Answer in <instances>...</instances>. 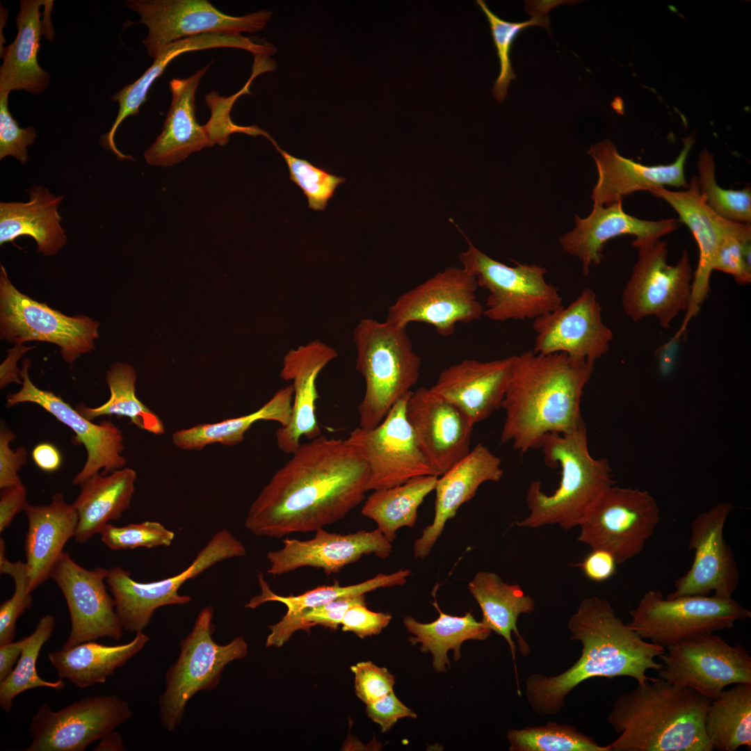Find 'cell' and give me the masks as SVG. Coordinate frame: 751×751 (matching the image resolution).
Segmentation results:
<instances>
[{"label":"cell","mask_w":751,"mask_h":751,"mask_svg":"<svg viewBox=\"0 0 751 751\" xmlns=\"http://www.w3.org/2000/svg\"><path fill=\"white\" fill-rule=\"evenodd\" d=\"M291 455L248 510L245 527L257 536L316 531L365 499L369 468L347 439L321 435Z\"/></svg>","instance_id":"cell-1"},{"label":"cell","mask_w":751,"mask_h":751,"mask_svg":"<svg viewBox=\"0 0 751 751\" xmlns=\"http://www.w3.org/2000/svg\"><path fill=\"white\" fill-rule=\"evenodd\" d=\"M567 627L570 639L582 645L579 659L557 675L533 673L526 680L527 700L539 715L558 713L566 696L589 679L629 677L642 684L652 679L646 675L648 670L657 672L662 668L655 659L665 649L642 638L604 599L584 598Z\"/></svg>","instance_id":"cell-2"},{"label":"cell","mask_w":751,"mask_h":751,"mask_svg":"<svg viewBox=\"0 0 751 751\" xmlns=\"http://www.w3.org/2000/svg\"><path fill=\"white\" fill-rule=\"evenodd\" d=\"M593 372L594 364L562 353L515 355L501 406V442L524 454L540 449L547 434L570 433L585 423L581 397Z\"/></svg>","instance_id":"cell-3"},{"label":"cell","mask_w":751,"mask_h":751,"mask_svg":"<svg viewBox=\"0 0 751 751\" xmlns=\"http://www.w3.org/2000/svg\"><path fill=\"white\" fill-rule=\"evenodd\" d=\"M711 700L660 677L615 701L607 721L618 737L609 751H712L704 720Z\"/></svg>","instance_id":"cell-4"},{"label":"cell","mask_w":751,"mask_h":751,"mask_svg":"<svg viewBox=\"0 0 751 751\" xmlns=\"http://www.w3.org/2000/svg\"><path fill=\"white\" fill-rule=\"evenodd\" d=\"M540 449L548 467H560L559 485L548 494L539 481H532L526 499L529 513L517 525L531 528L558 525L564 530L576 527L601 494L615 485L608 461L590 455L585 423L570 433L547 434Z\"/></svg>","instance_id":"cell-5"},{"label":"cell","mask_w":751,"mask_h":751,"mask_svg":"<svg viewBox=\"0 0 751 751\" xmlns=\"http://www.w3.org/2000/svg\"><path fill=\"white\" fill-rule=\"evenodd\" d=\"M353 341L357 371L364 380L358 405L360 427L373 428L417 382L421 366L407 327L387 320L364 318L355 326Z\"/></svg>","instance_id":"cell-6"},{"label":"cell","mask_w":751,"mask_h":751,"mask_svg":"<svg viewBox=\"0 0 751 751\" xmlns=\"http://www.w3.org/2000/svg\"><path fill=\"white\" fill-rule=\"evenodd\" d=\"M213 617L211 606L202 609L191 631L180 642L177 661L165 675L166 686L159 698V708L161 722L168 731L180 724L186 704L196 693L215 689L226 665L248 654L243 636L224 645L213 640Z\"/></svg>","instance_id":"cell-7"},{"label":"cell","mask_w":751,"mask_h":751,"mask_svg":"<svg viewBox=\"0 0 751 751\" xmlns=\"http://www.w3.org/2000/svg\"><path fill=\"white\" fill-rule=\"evenodd\" d=\"M460 254L462 268L488 293L483 316L494 321L535 319L563 305L559 290L545 280L546 268L516 263L507 266L490 257L468 239Z\"/></svg>","instance_id":"cell-8"},{"label":"cell","mask_w":751,"mask_h":751,"mask_svg":"<svg viewBox=\"0 0 751 751\" xmlns=\"http://www.w3.org/2000/svg\"><path fill=\"white\" fill-rule=\"evenodd\" d=\"M628 626L642 638L665 649L696 636L731 629L751 612L733 598L685 596L664 598L659 589L646 591L629 612Z\"/></svg>","instance_id":"cell-9"},{"label":"cell","mask_w":751,"mask_h":751,"mask_svg":"<svg viewBox=\"0 0 751 751\" xmlns=\"http://www.w3.org/2000/svg\"><path fill=\"white\" fill-rule=\"evenodd\" d=\"M638 260L623 289L622 304L633 321L653 316L663 328L691 301L693 272L688 252L684 250L675 265L668 263V243L660 239H638L632 243Z\"/></svg>","instance_id":"cell-10"},{"label":"cell","mask_w":751,"mask_h":751,"mask_svg":"<svg viewBox=\"0 0 751 751\" xmlns=\"http://www.w3.org/2000/svg\"><path fill=\"white\" fill-rule=\"evenodd\" d=\"M245 554L243 544L228 530L223 529L211 537L188 567L171 577L141 583L133 579L129 572L121 567L108 569L106 583L123 629L136 633L143 631L157 608L190 602V596L178 593L186 581L219 562Z\"/></svg>","instance_id":"cell-11"},{"label":"cell","mask_w":751,"mask_h":751,"mask_svg":"<svg viewBox=\"0 0 751 751\" xmlns=\"http://www.w3.org/2000/svg\"><path fill=\"white\" fill-rule=\"evenodd\" d=\"M660 519V508L648 491L614 485L583 517L578 540L609 551L622 564L643 551Z\"/></svg>","instance_id":"cell-12"},{"label":"cell","mask_w":751,"mask_h":751,"mask_svg":"<svg viewBox=\"0 0 751 751\" xmlns=\"http://www.w3.org/2000/svg\"><path fill=\"white\" fill-rule=\"evenodd\" d=\"M124 5L140 17L148 33L142 41L155 60L171 43L204 33L232 35L263 29L272 17L267 10L232 16L220 12L207 0H127Z\"/></svg>","instance_id":"cell-13"},{"label":"cell","mask_w":751,"mask_h":751,"mask_svg":"<svg viewBox=\"0 0 751 751\" xmlns=\"http://www.w3.org/2000/svg\"><path fill=\"white\" fill-rule=\"evenodd\" d=\"M99 322L86 316H67L19 291L5 268L0 273L1 339L19 344L46 341L60 348L68 364L94 349Z\"/></svg>","instance_id":"cell-14"},{"label":"cell","mask_w":751,"mask_h":751,"mask_svg":"<svg viewBox=\"0 0 751 751\" xmlns=\"http://www.w3.org/2000/svg\"><path fill=\"white\" fill-rule=\"evenodd\" d=\"M659 657L662 668L658 677L690 688L710 700L729 685L751 683V656L747 649L740 644L729 645L714 633L670 645Z\"/></svg>","instance_id":"cell-15"},{"label":"cell","mask_w":751,"mask_h":751,"mask_svg":"<svg viewBox=\"0 0 751 751\" xmlns=\"http://www.w3.org/2000/svg\"><path fill=\"white\" fill-rule=\"evenodd\" d=\"M478 288L472 273L462 267H447L401 294L389 307L386 320L406 327L423 323L441 336H451L458 323H469L483 316Z\"/></svg>","instance_id":"cell-16"},{"label":"cell","mask_w":751,"mask_h":751,"mask_svg":"<svg viewBox=\"0 0 751 751\" xmlns=\"http://www.w3.org/2000/svg\"><path fill=\"white\" fill-rule=\"evenodd\" d=\"M410 393L396 401L378 426L356 427L346 438L368 466V491L394 487L417 476H436L421 453L407 418Z\"/></svg>","instance_id":"cell-17"},{"label":"cell","mask_w":751,"mask_h":751,"mask_svg":"<svg viewBox=\"0 0 751 751\" xmlns=\"http://www.w3.org/2000/svg\"><path fill=\"white\" fill-rule=\"evenodd\" d=\"M131 716L115 695L83 697L58 711L43 704L31 719L26 751H83Z\"/></svg>","instance_id":"cell-18"},{"label":"cell","mask_w":751,"mask_h":751,"mask_svg":"<svg viewBox=\"0 0 751 751\" xmlns=\"http://www.w3.org/2000/svg\"><path fill=\"white\" fill-rule=\"evenodd\" d=\"M720 502L698 515L693 521L688 548L694 558L688 572L676 579L666 598L713 596L729 599L739 583V571L731 547L723 536L726 521L733 510Z\"/></svg>","instance_id":"cell-19"},{"label":"cell","mask_w":751,"mask_h":751,"mask_svg":"<svg viewBox=\"0 0 751 751\" xmlns=\"http://www.w3.org/2000/svg\"><path fill=\"white\" fill-rule=\"evenodd\" d=\"M107 570H87L65 551L56 563L50 578L65 597L71 620L70 633L63 648L106 637L122 638L123 627L106 586Z\"/></svg>","instance_id":"cell-20"},{"label":"cell","mask_w":751,"mask_h":751,"mask_svg":"<svg viewBox=\"0 0 751 751\" xmlns=\"http://www.w3.org/2000/svg\"><path fill=\"white\" fill-rule=\"evenodd\" d=\"M29 360L23 362L19 373L22 387L17 393L7 396L6 406L10 407L22 403H35L73 430L75 434L74 444L84 446L87 458L83 468L73 478L72 484L80 485L101 469L103 470L102 474L106 475L125 467L127 461L121 454L124 449V439L119 428L107 420L94 423L60 396L38 388L29 378Z\"/></svg>","instance_id":"cell-21"},{"label":"cell","mask_w":751,"mask_h":751,"mask_svg":"<svg viewBox=\"0 0 751 751\" xmlns=\"http://www.w3.org/2000/svg\"><path fill=\"white\" fill-rule=\"evenodd\" d=\"M533 329L534 353H562L592 364L609 350L613 338L602 319L597 295L590 288L568 305L533 319Z\"/></svg>","instance_id":"cell-22"},{"label":"cell","mask_w":751,"mask_h":751,"mask_svg":"<svg viewBox=\"0 0 751 751\" xmlns=\"http://www.w3.org/2000/svg\"><path fill=\"white\" fill-rule=\"evenodd\" d=\"M406 415L420 451L436 476L444 474L470 451L474 425L459 407L430 388L411 391Z\"/></svg>","instance_id":"cell-23"},{"label":"cell","mask_w":751,"mask_h":751,"mask_svg":"<svg viewBox=\"0 0 751 751\" xmlns=\"http://www.w3.org/2000/svg\"><path fill=\"white\" fill-rule=\"evenodd\" d=\"M306 540L286 538L283 547L266 555L269 574L279 576L303 567L322 569L329 576L345 566L358 561L364 555L373 554L385 559L391 555L392 544L378 529L340 534L320 528Z\"/></svg>","instance_id":"cell-24"},{"label":"cell","mask_w":751,"mask_h":751,"mask_svg":"<svg viewBox=\"0 0 751 751\" xmlns=\"http://www.w3.org/2000/svg\"><path fill=\"white\" fill-rule=\"evenodd\" d=\"M694 141L691 136L683 139V149L674 162L651 166L622 156L608 140L592 146L588 154L598 173L591 195L593 204L608 206L636 191L670 186L687 188L685 164Z\"/></svg>","instance_id":"cell-25"},{"label":"cell","mask_w":751,"mask_h":751,"mask_svg":"<svg viewBox=\"0 0 751 751\" xmlns=\"http://www.w3.org/2000/svg\"><path fill=\"white\" fill-rule=\"evenodd\" d=\"M337 356L335 349L319 340L291 349L284 355L280 376L291 382L293 396L290 421L275 433L277 445L284 453H293L302 437L312 440L321 435L316 414V380Z\"/></svg>","instance_id":"cell-26"},{"label":"cell","mask_w":751,"mask_h":751,"mask_svg":"<svg viewBox=\"0 0 751 751\" xmlns=\"http://www.w3.org/2000/svg\"><path fill=\"white\" fill-rule=\"evenodd\" d=\"M684 191L658 188L649 193L665 201L679 215V220L690 229L698 246L699 259L693 272L692 292L685 318L677 332L682 334L691 319L696 316L710 291V278L716 258L724 237L727 220L714 213L702 195L696 177Z\"/></svg>","instance_id":"cell-27"},{"label":"cell","mask_w":751,"mask_h":751,"mask_svg":"<svg viewBox=\"0 0 751 751\" xmlns=\"http://www.w3.org/2000/svg\"><path fill=\"white\" fill-rule=\"evenodd\" d=\"M515 360V355L490 361L463 360L441 371L430 389L475 425L501 407Z\"/></svg>","instance_id":"cell-28"},{"label":"cell","mask_w":751,"mask_h":751,"mask_svg":"<svg viewBox=\"0 0 751 751\" xmlns=\"http://www.w3.org/2000/svg\"><path fill=\"white\" fill-rule=\"evenodd\" d=\"M503 475L501 459L482 443H478L460 461L438 476L433 522L415 540L414 556L423 559L430 553L448 520L460 507L473 499L484 483L500 481Z\"/></svg>","instance_id":"cell-29"},{"label":"cell","mask_w":751,"mask_h":751,"mask_svg":"<svg viewBox=\"0 0 751 751\" xmlns=\"http://www.w3.org/2000/svg\"><path fill=\"white\" fill-rule=\"evenodd\" d=\"M574 229L562 236L560 243L563 250L581 261L585 275L591 266L599 264L608 241L622 235L659 239L680 225L675 218L647 220L629 215L623 209L622 200L608 206L593 204L590 215L585 218L576 215Z\"/></svg>","instance_id":"cell-30"},{"label":"cell","mask_w":751,"mask_h":751,"mask_svg":"<svg viewBox=\"0 0 751 751\" xmlns=\"http://www.w3.org/2000/svg\"><path fill=\"white\" fill-rule=\"evenodd\" d=\"M47 0H21L19 10L15 19L17 34L14 41L0 51L3 59L0 67V92L10 93L23 90L38 95L42 92L50 81L49 74L38 64V53L42 35L51 41L54 29L50 20L52 9L47 8L53 4Z\"/></svg>","instance_id":"cell-31"},{"label":"cell","mask_w":751,"mask_h":751,"mask_svg":"<svg viewBox=\"0 0 751 751\" xmlns=\"http://www.w3.org/2000/svg\"><path fill=\"white\" fill-rule=\"evenodd\" d=\"M209 67L208 64L187 78L170 81L171 103L161 134L145 152L148 164L172 166L191 154L214 145L206 126L197 122L195 114L196 90Z\"/></svg>","instance_id":"cell-32"},{"label":"cell","mask_w":751,"mask_h":751,"mask_svg":"<svg viewBox=\"0 0 751 751\" xmlns=\"http://www.w3.org/2000/svg\"><path fill=\"white\" fill-rule=\"evenodd\" d=\"M24 511L29 524L24 549L31 592L51 577L64 546L74 536L78 514L60 492L51 496L49 505L28 504Z\"/></svg>","instance_id":"cell-33"},{"label":"cell","mask_w":751,"mask_h":751,"mask_svg":"<svg viewBox=\"0 0 751 751\" xmlns=\"http://www.w3.org/2000/svg\"><path fill=\"white\" fill-rule=\"evenodd\" d=\"M411 574L410 570H399L389 574H378L369 580L354 585L341 586L336 581L333 585L318 586L299 595L281 596L272 591L263 574L259 573L257 579L261 592L252 597L245 607L255 609L268 601H277L286 606L287 611L282 619L268 626L270 632L266 641L267 647H280L299 630L300 617L305 610L341 597L364 595L378 588L404 585Z\"/></svg>","instance_id":"cell-34"},{"label":"cell","mask_w":751,"mask_h":751,"mask_svg":"<svg viewBox=\"0 0 751 751\" xmlns=\"http://www.w3.org/2000/svg\"><path fill=\"white\" fill-rule=\"evenodd\" d=\"M467 588L481 609V621L492 631L502 636L510 647L520 695L515 665L516 645L512 635L517 639L521 654L527 656L530 647L517 628V621L521 615L530 614L535 610V601L519 584L508 583L492 572H478L468 583Z\"/></svg>","instance_id":"cell-35"},{"label":"cell","mask_w":751,"mask_h":751,"mask_svg":"<svg viewBox=\"0 0 751 751\" xmlns=\"http://www.w3.org/2000/svg\"><path fill=\"white\" fill-rule=\"evenodd\" d=\"M27 191L30 199L26 202L0 203V245L29 236L35 241L38 252L55 255L67 239L58 211L64 196H55L38 186Z\"/></svg>","instance_id":"cell-36"},{"label":"cell","mask_w":751,"mask_h":751,"mask_svg":"<svg viewBox=\"0 0 751 751\" xmlns=\"http://www.w3.org/2000/svg\"><path fill=\"white\" fill-rule=\"evenodd\" d=\"M136 472L124 467L104 475L97 473L80 485L73 505L78 514L74 538L79 543L100 533L109 521L118 520L131 503L135 490Z\"/></svg>","instance_id":"cell-37"},{"label":"cell","mask_w":751,"mask_h":751,"mask_svg":"<svg viewBox=\"0 0 751 751\" xmlns=\"http://www.w3.org/2000/svg\"><path fill=\"white\" fill-rule=\"evenodd\" d=\"M149 636L136 633L132 640L106 645L93 641L50 652L48 659L60 679H67L80 688L103 684L115 670L129 661L147 643Z\"/></svg>","instance_id":"cell-38"},{"label":"cell","mask_w":751,"mask_h":751,"mask_svg":"<svg viewBox=\"0 0 751 751\" xmlns=\"http://www.w3.org/2000/svg\"><path fill=\"white\" fill-rule=\"evenodd\" d=\"M293 391L291 385L278 390L257 410L241 417L213 423H200L173 433L172 441L179 449L200 451L207 445L234 446L241 443L245 433L259 421H273L286 426L291 419Z\"/></svg>","instance_id":"cell-39"},{"label":"cell","mask_w":751,"mask_h":751,"mask_svg":"<svg viewBox=\"0 0 751 751\" xmlns=\"http://www.w3.org/2000/svg\"><path fill=\"white\" fill-rule=\"evenodd\" d=\"M439 617L430 623H421L411 615L403 618L407 630L414 635L409 639L412 645L420 644L423 653L433 656V667L437 672L446 671L450 667L447 656L453 650V659L461 658V645L469 640H485L492 633L491 629L482 621H477L471 612L463 616H453L443 613L436 601L433 603Z\"/></svg>","instance_id":"cell-40"},{"label":"cell","mask_w":751,"mask_h":751,"mask_svg":"<svg viewBox=\"0 0 751 751\" xmlns=\"http://www.w3.org/2000/svg\"><path fill=\"white\" fill-rule=\"evenodd\" d=\"M438 476L425 475L388 488L373 490L366 499L361 514L376 522L378 529L391 542L402 527L412 528L418 509L435 490Z\"/></svg>","instance_id":"cell-41"},{"label":"cell","mask_w":751,"mask_h":751,"mask_svg":"<svg viewBox=\"0 0 751 751\" xmlns=\"http://www.w3.org/2000/svg\"><path fill=\"white\" fill-rule=\"evenodd\" d=\"M704 728L713 750L751 748V683H739L711 700Z\"/></svg>","instance_id":"cell-42"},{"label":"cell","mask_w":751,"mask_h":751,"mask_svg":"<svg viewBox=\"0 0 751 751\" xmlns=\"http://www.w3.org/2000/svg\"><path fill=\"white\" fill-rule=\"evenodd\" d=\"M106 380L110 389V398L102 405L90 407L83 403L75 409L85 418L92 421L104 415H117L129 418L138 428L154 435H163L165 430L160 417L144 405L136 396V373L127 364L117 362L107 371Z\"/></svg>","instance_id":"cell-43"},{"label":"cell","mask_w":751,"mask_h":751,"mask_svg":"<svg viewBox=\"0 0 751 751\" xmlns=\"http://www.w3.org/2000/svg\"><path fill=\"white\" fill-rule=\"evenodd\" d=\"M55 617L50 614L42 616L29 640L10 674L0 681V706L10 712L14 698L19 694L35 688L46 687L56 690L65 686L63 679L49 681L37 672L36 662L44 644L50 638L55 629Z\"/></svg>","instance_id":"cell-44"},{"label":"cell","mask_w":751,"mask_h":751,"mask_svg":"<svg viewBox=\"0 0 751 751\" xmlns=\"http://www.w3.org/2000/svg\"><path fill=\"white\" fill-rule=\"evenodd\" d=\"M507 738L510 751H609L574 727L553 722L510 729Z\"/></svg>","instance_id":"cell-45"},{"label":"cell","mask_w":751,"mask_h":751,"mask_svg":"<svg viewBox=\"0 0 751 751\" xmlns=\"http://www.w3.org/2000/svg\"><path fill=\"white\" fill-rule=\"evenodd\" d=\"M697 181L707 206L719 216L736 223H751V188L726 189L717 183L716 163L711 154L702 150L697 163Z\"/></svg>","instance_id":"cell-46"},{"label":"cell","mask_w":751,"mask_h":751,"mask_svg":"<svg viewBox=\"0 0 751 751\" xmlns=\"http://www.w3.org/2000/svg\"><path fill=\"white\" fill-rule=\"evenodd\" d=\"M476 3L489 22L499 60L500 71L494 84L492 92L498 102H501L507 96L510 81L516 78L510 60V52L514 42L520 33L527 27L538 26L549 29V19L545 13H539L535 14L530 19L525 22H511L494 14L484 1L477 0Z\"/></svg>","instance_id":"cell-47"},{"label":"cell","mask_w":751,"mask_h":751,"mask_svg":"<svg viewBox=\"0 0 751 751\" xmlns=\"http://www.w3.org/2000/svg\"><path fill=\"white\" fill-rule=\"evenodd\" d=\"M178 56L176 49L172 47L166 48L141 76L111 97V100L118 102L119 110L112 127L102 137L101 141L102 145L111 150L120 160L132 159V157L124 155L117 148L114 140L117 129L128 116L139 114L140 107L146 101L150 87L161 76L168 64Z\"/></svg>","instance_id":"cell-48"},{"label":"cell","mask_w":751,"mask_h":751,"mask_svg":"<svg viewBox=\"0 0 751 751\" xmlns=\"http://www.w3.org/2000/svg\"><path fill=\"white\" fill-rule=\"evenodd\" d=\"M284 158L289 170V179L302 191L309 209L323 211L334 197L337 186L345 182L343 177L330 173L307 160L289 154L281 149L270 136L268 138Z\"/></svg>","instance_id":"cell-49"},{"label":"cell","mask_w":751,"mask_h":751,"mask_svg":"<svg viewBox=\"0 0 751 751\" xmlns=\"http://www.w3.org/2000/svg\"><path fill=\"white\" fill-rule=\"evenodd\" d=\"M750 224L727 220L713 270L731 275L738 284H750Z\"/></svg>","instance_id":"cell-50"},{"label":"cell","mask_w":751,"mask_h":751,"mask_svg":"<svg viewBox=\"0 0 751 751\" xmlns=\"http://www.w3.org/2000/svg\"><path fill=\"white\" fill-rule=\"evenodd\" d=\"M5 542L0 539V572L10 576L15 590L10 598L0 606V645L13 641L16 622L30 608L33 599L29 590V578L26 563L11 562L5 555Z\"/></svg>","instance_id":"cell-51"},{"label":"cell","mask_w":751,"mask_h":751,"mask_svg":"<svg viewBox=\"0 0 751 751\" xmlns=\"http://www.w3.org/2000/svg\"><path fill=\"white\" fill-rule=\"evenodd\" d=\"M99 534L102 542L112 550L169 547L175 536L162 524L152 521L120 527L108 523Z\"/></svg>","instance_id":"cell-52"},{"label":"cell","mask_w":751,"mask_h":751,"mask_svg":"<svg viewBox=\"0 0 751 751\" xmlns=\"http://www.w3.org/2000/svg\"><path fill=\"white\" fill-rule=\"evenodd\" d=\"M8 92H0V159L12 156L21 163L28 161L27 146L36 137L33 127L21 128L8 108Z\"/></svg>","instance_id":"cell-53"},{"label":"cell","mask_w":751,"mask_h":751,"mask_svg":"<svg viewBox=\"0 0 751 751\" xmlns=\"http://www.w3.org/2000/svg\"><path fill=\"white\" fill-rule=\"evenodd\" d=\"M354 674L355 692L366 705L393 691L395 677L386 668L362 661L350 667Z\"/></svg>","instance_id":"cell-54"},{"label":"cell","mask_w":751,"mask_h":751,"mask_svg":"<svg viewBox=\"0 0 751 751\" xmlns=\"http://www.w3.org/2000/svg\"><path fill=\"white\" fill-rule=\"evenodd\" d=\"M366 604L365 595L356 597H341L325 604L305 610L299 620V630L309 632L314 626H322L335 630L352 606Z\"/></svg>","instance_id":"cell-55"},{"label":"cell","mask_w":751,"mask_h":751,"mask_svg":"<svg viewBox=\"0 0 751 751\" xmlns=\"http://www.w3.org/2000/svg\"><path fill=\"white\" fill-rule=\"evenodd\" d=\"M391 617L389 613L369 610L366 604H357L346 612L341 622V630L364 638L380 633L389 624Z\"/></svg>","instance_id":"cell-56"},{"label":"cell","mask_w":751,"mask_h":751,"mask_svg":"<svg viewBox=\"0 0 751 751\" xmlns=\"http://www.w3.org/2000/svg\"><path fill=\"white\" fill-rule=\"evenodd\" d=\"M15 439L14 433L5 426L0 430V489L23 484L18 471L27 462L24 447L13 451L10 443Z\"/></svg>","instance_id":"cell-57"},{"label":"cell","mask_w":751,"mask_h":751,"mask_svg":"<svg viewBox=\"0 0 751 751\" xmlns=\"http://www.w3.org/2000/svg\"><path fill=\"white\" fill-rule=\"evenodd\" d=\"M366 713L372 721L380 725L383 733L389 731L401 718L417 717L397 697L394 691L366 704Z\"/></svg>","instance_id":"cell-58"},{"label":"cell","mask_w":751,"mask_h":751,"mask_svg":"<svg viewBox=\"0 0 751 751\" xmlns=\"http://www.w3.org/2000/svg\"><path fill=\"white\" fill-rule=\"evenodd\" d=\"M617 563L609 551L592 549L579 564L587 579L595 582H604L611 579L616 572Z\"/></svg>","instance_id":"cell-59"},{"label":"cell","mask_w":751,"mask_h":751,"mask_svg":"<svg viewBox=\"0 0 751 751\" xmlns=\"http://www.w3.org/2000/svg\"><path fill=\"white\" fill-rule=\"evenodd\" d=\"M29 503L26 490L23 484L1 489L0 493V532L7 528Z\"/></svg>","instance_id":"cell-60"},{"label":"cell","mask_w":751,"mask_h":751,"mask_svg":"<svg viewBox=\"0 0 751 751\" xmlns=\"http://www.w3.org/2000/svg\"><path fill=\"white\" fill-rule=\"evenodd\" d=\"M32 458L36 466L46 472L57 471L62 463L59 450L52 444L44 442L37 444L32 451Z\"/></svg>","instance_id":"cell-61"},{"label":"cell","mask_w":751,"mask_h":751,"mask_svg":"<svg viewBox=\"0 0 751 751\" xmlns=\"http://www.w3.org/2000/svg\"><path fill=\"white\" fill-rule=\"evenodd\" d=\"M28 640L29 636L19 640L0 645V681L5 679L13 671Z\"/></svg>","instance_id":"cell-62"},{"label":"cell","mask_w":751,"mask_h":751,"mask_svg":"<svg viewBox=\"0 0 751 751\" xmlns=\"http://www.w3.org/2000/svg\"><path fill=\"white\" fill-rule=\"evenodd\" d=\"M22 354L21 350H13L10 353L6 360L1 365L0 387L1 389L12 382L22 384V380H20L19 378L21 371L17 367L16 364Z\"/></svg>","instance_id":"cell-63"},{"label":"cell","mask_w":751,"mask_h":751,"mask_svg":"<svg viewBox=\"0 0 751 751\" xmlns=\"http://www.w3.org/2000/svg\"><path fill=\"white\" fill-rule=\"evenodd\" d=\"M99 743L95 747V750H124V746L122 739L118 732L114 730L106 734L100 739Z\"/></svg>","instance_id":"cell-64"}]
</instances>
